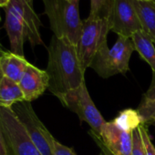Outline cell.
Wrapping results in <instances>:
<instances>
[{"label": "cell", "mask_w": 155, "mask_h": 155, "mask_svg": "<svg viewBox=\"0 0 155 155\" xmlns=\"http://www.w3.org/2000/svg\"><path fill=\"white\" fill-rule=\"evenodd\" d=\"M153 2H154V3H155V0H154V1H153Z\"/></svg>", "instance_id": "obj_31"}, {"label": "cell", "mask_w": 155, "mask_h": 155, "mask_svg": "<svg viewBox=\"0 0 155 155\" xmlns=\"http://www.w3.org/2000/svg\"><path fill=\"white\" fill-rule=\"evenodd\" d=\"M113 121L120 130L127 132H133L134 130L142 124L137 110L131 109H127L120 111Z\"/></svg>", "instance_id": "obj_18"}, {"label": "cell", "mask_w": 155, "mask_h": 155, "mask_svg": "<svg viewBox=\"0 0 155 155\" xmlns=\"http://www.w3.org/2000/svg\"><path fill=\"white\" fill-rule=\"evenodd\" d=\"M89 135L93 139V140H94L95 143L99 146V148L101 149V151L104 155H114V154H112V153L110 151V150L103 144V142H102V140H101L100 136H99L94 130H89Z\"/></svg>", "instance_id": "obj_23"}, {"label": "cell", "mask_w": 155, "mask_h": 155, "mask_svg": "<svg viewBox=\"0 0 155 155\" xmlns=\"http://www.w3.org/2000/svg\"><path fill=\"white\" fill-rule=\"evenodd\" d=\"M21 101H25V98L19 84L3 77L0 81V107L12 108L14 104Z\"/></svg>", "instance_id": "obj_15"}, {"label": "cell", "mask_w": 155, "mask_h": 155, "mask_svg": "<svg viewBox=\"0 0 155 155\" xmlns=\"http://www.w3.org/2000/svg\"><path fill=\"white\" fill-rule=\"evenodd\" d=\"M10 3V0H0V8H6Z\"/></svg>", "instance_id": "obj_25"}, {"label": "cell", "mask_w": 155, "mask_h": 155, "mask_svg": "<svg viewBox=\"0 0 155 155\" xmlns=\"http://www.w3.org/2000/svg\"><path fill=\"white\" fill-rule=\"evenodd\" d=\"M136 110L142 124L147 125L155 121V74H152L150 86L143 94Z\"/></svg>", "instance_id": "obj_17"}, {"label": "cell", "mask_w": 155, "mask_h": 155, "mask_svg": "<svg viewBox=\"0 0 155 155\" xmlns=\"http://www.w3.org/2000/svg\"><path fill=\"white\" fill-rule=\"evenodd\" d=\"M130 38L133 42L135 50L140 57L150 65L152 73L155 74V45L151 39L143 30L135 32Z\"/></svg>", "instance_id": "obj_14"}, {"label": "cell", "mask_w": 155, "mask_h": 155, "mask_svg": "<svg viewBox=\"0 0 155 155\" xmlns=\"http://www.w3.org/2000/svg\"><path fill=\"white\" fill-rule=\"evenodd\" d=\"M0 126L13 155H43L11 108L0 107Z\"/></svg>", "instance_id": "obj_6"}, {"label": "cell", "mask_w": 155, "mask_h": 155, "mask_svg": "<svg viewBox=\"0 0 155 155\" xmlns=\"http://www.w3.org/2000/svg\"><path fill=\"white\" fill-rule=\"evenodd\" d=\"M5 29L7 31L11 52L24 57V43L27 40L25 27L17 13L9 7L5 8Z\"/></svg>", "instance_id": "obj_12"}, {"label": "cell", "mask_w": 155, "mask_h": 155, "mask_svg": "<svg viewBox=\"0 0 155 155\" xmlns=\"http://www.w3.org/2000/svg\"><path fill=\"white\" fill-rule=\"evenodd\" d=\"M33 1L34 0H10L8 7L11 8L19 17L25 27L27 40L32 48H35L45 44L40 35L42 23L34 9Z\"/></svg>", "instance_id": "obj_9"}, {"label": "cell", "mask_w": 155, "mask_h": 155, "mask_svg": "<svg viewBox=\"0 0 155 155\" xmlns=\"http://www.w3.org/2000/svg\"><path fill=\"white\" fill-rule=\"evenodd\" d=\"M99 136L112 154L131 155L132 132L120 130L113 120L104 123Z\"/></svg>", "instance_id": "obj_10"}, {"label": "cell", "mask_w": 155, "mask_h": 155, "mask_svg": "<svg viewBox=\"0 0 155 155\" xmlns=\"http://www.w3.org/2000/svg\"><path fill=\"white\" fill-rule=\"evenodd\" d=\"M131 155H146L145 149L142 142V139L139 129L133 130L132 132V151Z\"/></svg>", "instance_id": "obj_20"}, {"label": "cell", "mask_w": 155, "mask_h": 155, "mask_svg": "<svg viewBox=\"0 0 155 155\" xmlns=\"http://www.w3.org/2000/svg\"><path fill=\"white\" fill-rule=\"evenodd\" d=\"M18 84L25 101L31 102L39 98L48 89V76L46 70L29 63Z\"/></svg>", "instance_id": "obj_11"}, {"label": "cell", "mask_w": 155, "mask_h": 155, "mask_svg": "<svg viewBox=\"0 0 155 155\" xmlns=\"http://www.w3.org/2000/svg\"><path fill=\"white\" fill-rule=\"evenodd\" d=\"M0 21H1V16H0Z\"/></svg>", "instance_id": "obj_30"}, {"label": "cell", "mask_w": 155, "mask_h": 155, "mask_svg": "<svg viewBox=\"0 0 155 155\" xmlns=\"http://www.w3.org/2000/svg\"><path fill=\"white\" fill-rule=\"evenodd\" d=\"M139 1H142V2H150V1H154V0H139Z\"/></svg>", "instance_id": "obj_27"}, {"label": "cell", "mask_w": 155, "mask_h": 155, "mask_svg": "<svg viewBox=\"0 0 155 155\" xmlns=\"http://www.w3.org/2000/svg\"><path fill=\"white\" fill-rule=\"evenodd\" d=\"M104 16L110 31L118 36L131 38L135 32L142 30L134 0H110Z\"/></svg>", "instance_id": "obj_7"}, {"label": "cell", "mask_w": 155, "mask_h": 155, "mask_svg": "<svg viewBox=\"0 0 155 155\" xmlns=\"http://www.w3.org/2000/svg\"><path fill=\"white\" fill-rule=\"evenodd\" d=\"M4 52H5V50L3 49L1 44H0V58H1V56L3 55ZM3 77H4V76H3V74H2V71H1V69H0V81H1V80H2V78H3Z\"/></svg>", "instance_id": "obj_26"}, {"label": "cell", "mask_w": 155, "mask_h": 155, "mask_svg": "<svg viewBox=\"0 0 155 155\" xmlns=\"http://www.w3.org/2000/svg\"><path fill=\"white\" fill-rule=\"evenodd\" d=\"M53 155H78V154L75 152L74 150L61 144L55 139L53 142Z\"/></svg>", "instance_id": "obj_22"}, {"label": "cell", "mask_w": 155, "mask_h": 155, "mask_svg": "<svg viewBox=\"0 0 155 155\" xmlns=\"http://www.w3.org/2000/svg\"><path fill=\"white\" fill-rule=\"evenodd\" d=\"M110 0H91L90 16L98 17L101 12H106Z\"/></svg>", "instance_id": "obj_21"}, {"label": "cell", "mask_w": 155, "mask_h": 155, "mask_svg": "<svg viewBox=\"0 0 155 155\" xmlns=\"http://www.w3.org/2000/svg\"><path fill=\"white\" fill-rule=\"evenodd\" d=\"M58 99L64 107L76 113L81 121L87 122L91 129L100 135L106 120L91 100L85 81L80 87L66 92Z\"/></svg>", "instance_id": "obj_5"}, {"label": "cell", "mask_w": 155, "mask_h": 155, "mask_svg": "<svg viewBox=\"0 0 155 155\" xmlns=\"http://www.w3.org/2000/svg\"><path fill=\"white\" fill-rule=\"evenodd\" d=\"M11 110L40 152L43 155H53L55 138L37 116L31 103L26 101L18 102L12 106Z\"/></svg>", "instance_id": "obj_8"}, {"label": "cell", "mask_w": 155, "mask_h": 155, "mask_svg": "<svg viewBox=\"0 0 155 155\" xmlns=\"http://www.w3.org/2000/svg\"><path fill=\"white\" fill-rule=\"evenodd\" d=\"M135 50L130 38L118 36L111 48L104 46L94 57L90 68L103 79L116 74L125 75L129 70V62Z\"/></svg>", "instance_id": "obj_3"}, {"label": "cell", "mask_w": 155, "mask_h": 155, "mask_svg": "<svg viewBox=\"0 0 155 155\" xmlns=\"http://www.w3.org/2000/svg\"><path fill=\"white\" fill-rule=\"evenodd\" d=\"M44 13L54 36L78 45L83 21L80 16L81 0H42Z\"/></svg>", "instance_id": "obj_2"}, {"label": "cell", "mask_w": 155, "mask_h": 155, "mask_svg": "<svg viewBox=\"0 0 155 155\" xmlns=\"http://www.w3.org/2000/svg\"><path fill=\"white\" fill-rule=\"evenodd\" d=\"M110 32L108 19L105 16H89L83 21V28L77 45L78 54L83 70L91 67L96 54L107 44Z\"/></svg>", "instance_id": "obj_4"}, {"label": "cell", "mask_w": 155, "mask_h": 155, "mask_svg": "<svg viewBox=\"0 0 155 155\" xmlns=\"http://www.w3.org/2000/svg\"><path fill=\"white\" fill-rule=\"evenodd\" d=\"M141 139H142V142L144 145V149H145V154L146 155H155V147L150 140V137L149 135V130L146 125L144 124H140L138 127Z\"/></svg>", "instance_id": "obj_19"}, {"label": "cell", "mask_w": 155, "mask_h": 155, "mask_svg": "<svg viewBox=\"0 0 155 155\" xmlns=\"http://www.w3.org/2000/svg\"><path fill=\"white\" fill-rule=\"evenodd\" d=\"M134 5L141 23L142 30L155 45V3L153 1L142 2L134 0Z\"/></svg>", "instance_id": "obj_16"}, {"label": "cell", "mask_w": 155, "mask_h": 155, "mask_svg": "<svg viewBox=\"0 0 155 155\" xmlns=\"http://www.w3.org/2000/svg\"><path fill=\"white\" fill-rule=\"evenodd\" d=\"M48 52V90L57 98L77 89L85 81V71L81 67L76 45L53 35Z\"/></svg>", "instance_id": "obj_1"}, {"label": "cell", "mask_w": 155, "mask_h": 155, "mask_svg": "<svg viewBox=\"0 0 155 155\" xmlns=\"http://www.w3.org/2000/svg\"><path fill=\"white\" fill-rule=\"evenodd\" d=\"M28 64L29 62L25 57H20L11 51L5 50L0 58V69L3 76L18 83L21 80Z\"/></svg>", "instance_id": "obj_13"}, {"label": "cell", "mask_w": 155, "mask_h": 155, "mask_svg": "<svg viewBox=\"0 0 155 155\" xmlns=\"http://www.w3.org/2000/svg\"><path fill=\"white\" fill-rule=\"evenodd\" d=\"M152 124H153V125H154V127H155V121H154V122H153Z\"/></svg>", "instance_id": "obj_29"}, {"label": "cell", "mask_w": 155, "mask_h": 155, "mask_svg": "<svg viewBox=\"0 0 155 155\" xmlns=\"http://www.w3.org/2000/svg\"><path fill=\"white\" fill-rule=\"evenodd\" d=\"M0 155H13L8 144L5 139L1 126H0Z\"/></svg>", "instance_id": "obj_24"}, {"label": "cell", "mask_w": 155, "mask_h": 155, "mask_svg": "<svg viewBox=\"0 0 155 155\" xmlns=\"http://www.w3.org/2000/svg\"><path fill=\"white\" fill-rule=\"evenodd\" d=\"M99 155H104V154H103V153H102V152H101V153H100V154H99Z\"/></svg>", "instance_id": "obj_28"}]
</instances>
